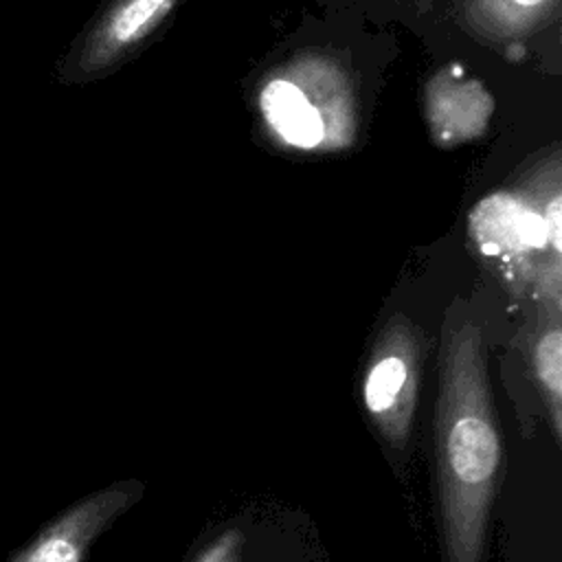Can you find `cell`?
Wrapping results in <instances>:
<instances>
[{
    "label": "cell",
    "mask_w": 562,
    "mask_h": 562,
    "mask_svg": "<svg viewBox=\"0 0 562 562\" xmlns=\"http://www.w3.org/2000/svg\"><path fill=\"white\" fill-rule=\"evenodd\" d=\"M266 132L296 151H338L356 136V99L347 72L323 55L279 66L257 92Z\"/></svg>",
    "instance_id": "obj_3"
},
{
    "label": "cell",
    "mask_w": 562,
    "mask_h": 562,
    "mask_svg": "<svg viewBox=\"0 0 562 562\" xmlns=\"http://www.w3.org/2000/svg\"><path fill=\"white\" fill-rule=\"evenodd\" d=\"M531 364L538 389L544 397L549 426L555 441L562 439V327L560 314L540 310L538 327L531 338Z\"/></svg>",
    "instance_id": "obj_8"
},
{
    "label": "cell",
    "mask_w": 562,
    "mask_h": 562,
    "mask_svg": "<svg viewBox=\"0 0 562 562\" xmlns=\"http://www.w3.org/2000/svg\"><path fill=\"white\" fill-rule=\"evenodd\" d=\"M140 496L143 485L125 481L81 498L48 522L11 562H83L97 536Z\"/></svg>",
    "instance_id": "obj_5"
},
{
    "label": "cell",
    "mask_w": 562,
    "mask_h": 562,
    "mask_svg": "<svg viewBox=\"0 0 562 562\" xmlns=\"http://www.w3.org/2000/svg\"><path fill=\"white\" fill-rule=\"evenodd\" d=\"M241 560V531H222L198 558L195 562H239Z\"/></svg>",
    "instance_id": "obj_9"
},
{
    "label": "cell",
    "mask_w": 562,
    "mask_h": 562,
    "mask_svg": "<svg viewBox=\"0 0 562 562\" xmlns=\"http://www.w3.org/2000/svg\"><path fill=\"white\" fill-rule=\"evenodd\" d=\"M501 435L479 325L450 310L435 406V461L448 562H483L501 472Z\"/></svg>",
    "instance_id": "obj_1"
},
{
    "label": "cell",
    "mask_w": 562,
    "mask_h": 562,
    "mask_svg": "<svg viewBox=\"0 0 562 562\" xmlns=\"http://www.w3.org/2000/svg\"><path fill=\"white\" fill-rule=\"evenodd\" d=\"M562 195L560 156L536 167L516 189L483 198L470 213V237L479 255L516 294L540 310H562Z\"/></svg>",
    "instance_id": "obj_2"
},
{
    "label": "cell",
    "mask_w": 562,
    "mask_h": 562,
    "mask_svg": "<svg viewBox=\"0 0 562 562\" xmlns=\"http://www.w3.org/2000/svg\"><path fill=\"white\" fill-rule=\"evenodd\" d=\"M422 362V331L406 316L395 314L378 334L362 378L367 415L395 450H404L411 439Z\"/></svg>",
    "instance_id": "obj_4"
},
{
    "label": "cell",
    "mask_w": 562,
    "mask_h": 562,
    "mask_svg": "<svg viewBox=\"0 0 562 562\" xmlns=\"http://www.w3.org/2000/svg\"><path fill=\"white\" fill-rule=\"evenodd\" d=\"M178 0H116L90 33L81 66L103 70L151 35Z\"/></svg>",
    "instance_id": "obj_6"
},
{
    "label": "cell",
    "mask_w": 562,
    "mask_h": 562,
    "mask_svg": "<svg viewBox=\"0 0 562 562\" xmlns=\"http://www.w3.org/2000/svg\"><path fill=\"white\" fill-rule=\"evenodd\" d=\"M560 0H457L461 24L485 42H516L547 26Z\"/></svg>",
    "instance_id": "obj_7"
}]
</instances>
